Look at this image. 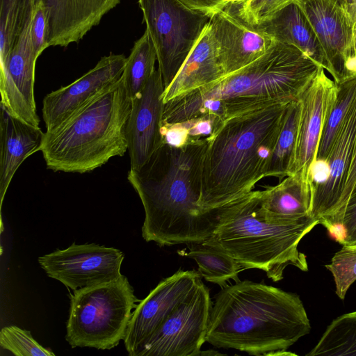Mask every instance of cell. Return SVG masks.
Listing matches in <instances>:
<instances>
[{
    "label": "cell",
    "instance_id": "cell-19",
    "mask_svg": "<svg viewBox=\"0 0 356 356\" xmlns=\"http://www.w3.org/2000/svg\"><path fill=\"white\" fill-rule=\"evenodd\" d=\"M356 138V99L326 159L330 168L327 181L312 191L309 216L319 221L340 208L350 168Z\"/></svg>",
    "mask_w": 356,
    "mask_h": 356
},
{
    "label": "cell",
    "instance_id": "cell-41",
    "mask_svg": "<svg viewBox=\"0 0 356 356\" xmlns=\"http://www.w3.org/2000/svg\"><path fill=\"white\" fill-rule=\"evenodd\" d=\"M245 0H227V5L228 4H234V3H238L244 1Z\"/></svg>",
    "mask_w": 356,
    "mask_h": 356
},
{
    "label": "cell",
    "instance_id": "cell-29",
    "mask_svg": "<svg viewBox=\"0 0 356 356\" xmlns=\"http://www.w3.org/2000/svg\"><path fill=\"white\" fill-rule=\"evenodd\" d=\"M337 84V97L322 130L315 159H326L327 158L356 99V76L347 79Z\"/></svg>",
    "mask_w": 356,
    "mask_h": 356
},
{
    "label": "cell",
    "instance_id": "cell-13",
    "mask_svg": "<svg viewBox=\"0 0 356 356\" xmlns=\"http://www.w3.org/2000/svg\"><path fill=\"white\" fill-rule=\"evenodd\" d=\"M165 86L161 71L155 70L142 92L131 99L126 125L127 151L131 170H138L163 145L161 134Z\"/></svg>",
    "mask_w": 356,
    "mask_h": 356
},
{
    "label": "cell",
    "instance_id": "cell-31",
    "mask_svg": "<svg viewBox=\"0 0 356 356\" xmlns=\"http://www.w3.org/2000/svg\"><path fill=\"white\" fill-rule=\"evenodd\" d=\"M1 347L17 356H54L38 343L31 332L15 325L3 327L0 332Z\"/></svg>",
    "mask_w": 356,
    "mask_h": 356
},
{
    "label": "cell",
    "instance_id": "cell-25",
    "mask_svg": "<svg viewBox=\"0 0 356 356\" xmlns=\"http://www.w3.org/2000/svg\"><path fill=\"white\" fill-rule=\"evenodd\" d=\"M188 252L182 253L195 261L204 279L221 287L233 280L238 282L241 266L232 257L203 243L188 245Z\"/></svg>",
    "mask_w": 356,
    "mask_h": 356
},
{
    "label": "cell",
    "instance_id": "cell-17",
    "mask_svg": "<svg viewBox=\"0 0 356 356\" xmlns=\"http://www.w3.org/2000/svg\"><path fill=\"white\" fill-rule=\"evenodd\" d=\"M209 24L225 76L261 57L275 41L225 8L214 13Z\"/></svg>",
    "mask_w": 356,
    "mask_h": 356
},
{
    "label": "cell",
    "instance_id": "cell-33",
    "mask_svg": "<svg viewBox=\"0 0 356 356\" xmlns=\"http://www.w3.org/2000/svg\"><path fill=\"white\" fill-rule=\"evenodd\" d=\"M294 1L245 0L241 3L229 4L234 6V10L236 12L228 11L247 25L254 27L266 21Z\"/></svg>",
    "mask_w": 356,
    "mask_h": 356
},
{
    "label": "cell",
    "instance_id": "cell-16",
    "mask_svg": "<svg viewBox=\"0 0 356 356\" xmlns=\"http://www.w3.org/2000/svg\"><path fill=\"white\" fill-rule=\"evenodd\" d=\"M32 22L24 29L6 62L0 65V105L26 122L39 127L34 97L36 56L31 40Z\"/></svg>",
    "mask_w": 356,
    "mask_h": 356
},
{
    "label": "cell",
    "instance_id": "cell-39",
    "mask_svg": "<svg viewBox=\"0 0 356 356\" xmlns=\"http://www.w3.org/2000/svg\"><path fill=\"white\" fill-rule=\"evenodd\" d=\"M353 24L355 33L356 31V0H346L343 6Z\"/></svg>",
    "mask_w": 356,
    "mask_h": 356
},
{
    "label": "cell",
    "instance_id": "cell-11",
    "mask_svg": "<svg viewBox=\"0 0 356 356\" xmlns=\"http://www.w3.org/2000/svg\"><path fill=\"white\" fill-rule=\"evenodd\" d=\"M312 26L335 83L356 76L355 29L337 0H295Z\"/></svg>",
    "mask_w": 356,
    "mask_h": 356
},
{
    "label": "cell",
    "instance_id": "cell-42",
    "mask_svg": "<svg viewBox=\"0 0 356 356\" xmlns=\"http://www.w3.org/2000/svg\"><path fill=\"white\" fill-rule=\"evenodd\" d=\"M343 6L345 5L346 0H337Z\"/></svg>",
    "mask_w": 356,
    "mask_h": 356
},
{
    "label": "cell",
    "instance_id": "cell-14",
    "mask_svg": "<svg viewBox=\"0 0 356 356\" xmlns=\"http://www.w3.org/2000/svg\"><path fill=\"white\" fill-rule=\"evenodd\" d=\"M337 93V84L321 67L300 97L296 147L288 176L298 173L308 181L309 168L316 157L320 136Z\"/></svg>",
    "mask_w": 356,
    "mask_h": 356
},
{
    "label": "cell",
    "instance_id": "cell-21",
    "mask_svg": "<svg viewBox=\"0 0 356 356\" xmlns=\"http://www.w3.org/2000/svg\"><path fill=\"white\" fill-rule=\"evenodd\" d=\"M225 76L210 24L179 72L163 93L165 103L215 82Z\"/></svg>",
    "mask_w": 356,
    "mask_h": 356
},
{
    "label": "cell",
    "instance_id": "cell-12",
    "mask_svg": "<svg viewBox=\"0 0 356 356\" xmlns=\"http://www.w3.org/2000/svg\"><path fill=\"white\" fill-rule=\"evenodd\" d=\"M201 282L199 272L179 270L161 281L138 302L124 339L129 355L136 356L152 334Z\"/></svg>",
    "mask_w": 356,
    "mask_h": 356
},
{
    "label": "cell",
    "instance_id": "cell-36",
    "mask_svg": "<svg viewBox=\"0 0 356 356\" xmlns=\"http://www.w3.org/2000/svg\"><path fill=\"white\" fill-rule=\"evenodd\" d=\"M329 173L330 168L327 159H314L309 166L307 176L312 191L327 181Z\"/></svg>",
    "mask_w": 356,
    "mask_h": 356
},
{
    "label": "cell",
    "instance_id": "cell-8",
    "mask_svg": "<svg viewBox=\"0 0 356 356\" xmlns=\"http://www.w3.org/2000/svg\"><path fill=\"white\" fill-rule=\"evenodd\" d=\"M138 3L165 89L209 24L211 15L182 0H138Z\"/></svg>",
    "mask_w": 356,
    "mask_h": 356
},
{
    "label": "cell",
    "instance_id": "cell-10",
    "mask_svg": "<svg viewBox=\"0 0 356 356\" xmlns=\"http://www.w3.org/2000/svg\"><path fill=\"white\" fill-rule=\"evenodd\" d=\"M124 258L123 252L113 247L73 243L40 257L38 263L49 277L74 291L118 278Z\"/></svg>",
    "mask_w": 356,
    "mask_h": 356
},
{
    "label": "cell",
    "instance_id": "cell-6",
    "mask_svg": "<svg viewBox=\"0 0 356 356\" xmlns=\"http://www.w3.org/2000/svg\"><path fill=\"white\" fill-rule=\"evenodd\" d=\"M260 194L252 191L216 209L215 228L202 243L232 257L242 268L264 270L273 282L283 279L288 266L307 271L306 255L298 245L319 221L311 216L286 223L266 221L258 212Z\"/></svg>",
    "mask_w": 356,
    "mask_h": 356
},
{
    "label": "cell",
    "instance_id": "cell-20",
    "mask_svg": "<svg viewBox=\"0 0 356 356\" xmlns=\"http://www.w3.org/2000/svg\"><path fill=\"white\" fill-rule=\"evenodd\" d=\"M44 133L10 113L0 105V202L23 161L40 151Z\"/></svg>",
    "mask_w": 356,
    "mask_h": 356
},
{
    "label": "cell",
    "instance_id": "cell-22",
    "mask_svg": "<svg viewBox=\"0 0 356 356\" xmlns=\"http://www.w3.org/2000/svg\"><path fill=\"white\" fill-rule=\"evenodd\" d=\"M312 190L300 174L286 177L278 184L261 191L259 216L273 223L297 221L309 216Z\"/></svg>",
    "mask_w": 356,
    "mask_h": 356
},
{
    "label": "cell",
    "instance_id": "cell-38",
    "mask_svg": "<svg viewBox=\"0 0 356 356\" xmlns=\"http://www.w3.org/2000/svg\"><path fill=\"white\" fill-rule=\"evenodd\" d=\"M355 185H356V138H355V147H354L350 168V170H349V174L348 176L344 193L343 195L341 204V206H340V208L339 209V210L341 208H342L343 206L346 204V201L348 200V199L353 188L355 186Z\"/></svg>",
    "mask_w": 356,
    "mask_h": 356
},
{
    "label": "cell",
    "instance_id": "cell-3",
    "mask_svg": "<svg viewBox=\"0 0 356 356\" xmlns=\"http://www.w3.org/2000/svg\"><path fill=\"white\" fill-rule=\"evenodd\" d=\"M311 325L296 293L250 280L225 285L216 294L206 341L251 355L286 350L309 333Z\"/></svg>",
    "mask_w": 356,
    "mask_h": 356
},
{
    "label": "cell",
    "instance_id": "cell-24",
    "mask_svg": "<svg viewBox=\"0 0 356 356\" xmlns=\"http://www.w3.org/2000/svg\"><path fill=\"white\" fill-rule=\"evenodd\" d=\"M39 0H0V65L4 64L24 29L32 22Z\"/></svg>",
    "mask_w": 356,
    "mask_h": 356
},
{
    "label": "cell",
    "instance_id": "cell-27",
    "mask_svg": "<svg viewBox=\"0 0 356 356\" xmlns=\"http://www.w3.org/2000/svg\"><path fill=\"white\" fill-rule=\"evenodd\" d=\"M299 100L291 102L273 149L266 177H277L282 181L289 175L297 142L300 115Z\"/></svg>",
    "mask_w": 356,
    "mask_h": 356
},
{
    "label": "cell",
    "instance_id": "cell-23",
    "mask_svg": "<svg viewBox=\"0 0 356 356\" xmlns=\"http://www.w3.org/2000/svg\"><path fill=\"white\" fill-rule=\"evenodd\" d=\"M254 28L276 41L298 47L330 72V67L321 44L305 13L295 1Z\"/></svg>",
    "mask_w": 356,
    "mask_h": 356
},
{
    "label": "cell",
    "instance_id": "cell-28",
    "mask_svg": "<svg viewBox=\"0 0 356 356\" xmlns=\"http://www.w3.org/2000/svg\"><path fill=\"white\" fill-rule=\"evenodd\" d=\"M307 355L356 356V311L333 320Z\"/></svg>",
    "mask_w": 356,
    "mask_h": 356
},
{
    "label": "cell",
    "instance_id": "cell-9",
    "mask_svg": "<svg viewBox=\"0 0 356 356\" xmlns=\"http://www.w3.org/2000/svg\"><path fill=\"white\" fill-rule=\"evenodd\" d=\"M213 302L202 282L168 316L136 356H197L206 342Z\"/></svg>",
    "mask_w": 356,
    "mask_h": 356
},
{
    "label": "cell",
    "instance_id": "cell-32",
    "mask_svg": "<svg viewBox=\"0 0 356 356\" xmlns=\"http://www.w3.org/2000/svg\"><path fill=\"white\" fill-rule=\"evenodd\" d=\"M325 267L332 274L337 296L344 299L349 287L356 280V246L343 245Z\"/></svg>",
    "mask_w": 356,
    "mask_h": 356
},
{
    "label": "cell",
    "instance_id": "cell-37",
    "mask_svg": "<svg viewBox=\"0 0 356 356\" xmlns=\"http://www.w3.org/2000/svg\"><path fill=\"white\" fill-rule=\"evenodd\" d=\"M193 8L202 10L212 15L214 13L224 9L227 0H182Z\"/></svg>",
    "mask_w": 356,
    "mask_h": 356
},
{
    "label": "cell",
    "instance_id": "cell-5",
    "mask_svg": "<svg viewBox=\"0 0 356 356\" xmlns=\"http://www.w3.org/2000/svg\"><path fill=\"white\" fill-rule=\"evenodd\" d=\"M131 108L122 77L46 131L40 151L54 172L86 173L127 151L126 125Z\"/></svg>",
    "mask_w": 356,
    "mask_h": 356
},
{
    "label": "cell",
    "instance_id": "cell-2",
    "mask_svg": "<svg viewBox=\"0 0 356 356\" xmlns=\"http://www.w3.org/2000/svg\"><path fill=\"white\" fill-rule=\"evenodd\" d=\"M321 67L298 47L275 40L249 65L165 103L162 124L207 115L221 124L275 104L297 101Z\"/></svg>",
    "mask_w": 356,
    "mask_h": 356
},
{
    "label": "cell",
    "instance_id": "cell-4",
    "mask_svg": "<svg viewBox=\"0 0 356 356\" xmlns=\"http://www.w3.org/2000/svg\"><path fill=\"white\" fill-rule=\"evenodd\" d=\"M289 103L225 120L207 138L200 207L211 211L252 192L264 177Z\"/></svg>",
    "mask_w": 356,
    "mask_h": 356
},
{
    "label": "cell",
    "instance_id": "cell-18",
    "mask_svg": "<svg viewBox=\"0 0 356 356\" xmlns=\"http://www.w3.org/2000/svg\"><path fill=\"white\" fill-rule=\"evenodd\" d=\"M121 0H39L47 18V45L79 42Z\"/></svg>",
    "mask_w": 356,
    "mask_h": 356
},
{
    "label": "cell",
    "instance_id": "cell-34",
    "mask_svg": "<svg viewBox=\"0 0 356 356\" xmlns=\"http://www.w3.org/2000/svg\"><path fill=\"white\" fill-rule=\"evenodd\" d=\"M47 18L45 10L38 1L31 27V40L32 47L37 57L48 47Z\"/></svg>",
    "mask_w": 356,
    "mask_h": 356
},
{
    "label": "cell",
    "instance_id": "cell-1",
    "mask_svg": "<svg viewBox=\"0 0 356 356\" xmlns=\"http://www.w3.org/2000/svg\"><path fill=\"white\" fill-rule=\"evenodd\" d=\"M207 138L191 140L182 147L163 144L127 179L138 193L144 210L142 236L160 247L200 243L212 234L216 210L199 204L201 164Z\"/></svg>",
    "mask_w": 356,
    "mask_h": 356
},
{
    "label": "cell",
    "instance_id": "cell-7",
    "mask_svg": "<svg viewBox=\"0 0 356 356\" xmlns=\"http://www.w3.org/2000/svg\"><path fill=\"white\" fill-rule=\"evenodd\" d=\"M139 301L123 275L108 282L73 291L66 341L72 348H113L124 339Z\"/></svg>",
    "mask_w": 356,
    "mask_h": 356
},
{
    "label": "cell",
    "instance_id": "cell-30",
    "mask_svg": "<svg viewBox=\"0 0 356 356\" xmlns=\"http://www.w3.org/2000/svg\"><path fill=\"white\" fill-rule=\"evenodd\" d=\"M320 224L342 245L356 246V185L343 207Z\"/></svg>",
    "mask_w": 356,
    "mask_h": 356
},
{
    "label": "cell",
    "instance_id": "cell-26",
    "mask_svg": "<svg viewBox=\"0 0 356 356\" xmlns=\"http://www.w3.org/2000/svg\"><path fill=\"white\" fill-rule=\"evenodd\" d=\"M156 52L150 37L145 30L143 35L134 43L127 58L122 75L127 94L131 99L143 90L155 71Z\"/></svg>",
    "mask_w": 356,
    "mask_h": 356
},
{
    "label": "cell",
    "instance_id": "cell-35",
    "mask_svg": "<svg viewBox=\"0 0 356 356\" xmlns=\"http://www.w3.org/2000/svg\"><path fill=\"white\" fill-rule=\"evenodd\" d=\"M161 134L163 144L172 147H182L191 140L185 122L161 124Z\"/></svg>",
    "mask_w": 356,
    "mask_h": 356
},
{
    "label": "cell",
    "instance_id": "cell-40",
    "mask_svg": "<svg viewBox=\"0 0 356 356\" xmlns=\"http://www.w3.org/2000/svg\"><path fill=\"white\" fill-rule=\"evenodd\" d=\"M223 355L218 352L213 351L212 350H205L202 352V350L200 352L198 355Z\"/></svg>",
    "mask_w": 356,
    "mask_h": 356
},
{
    "label": "cell",
    "instance_id": "cell-15",
    "mask_svg": "<svg viewBox=\"0 0 356 356\" xmlns=\"http://www.w3.org/2000/svg\"><path fill=\"white\" fill-rule=\"evenodd\" d=\"M126 61L123 54H110L74 82L48 93L43 99L42 108L46 130L57 127L100 92L118 81Z\"/></svg>",
    "mask_w": 356,
    "mask_h": 356
}]
</instances>
